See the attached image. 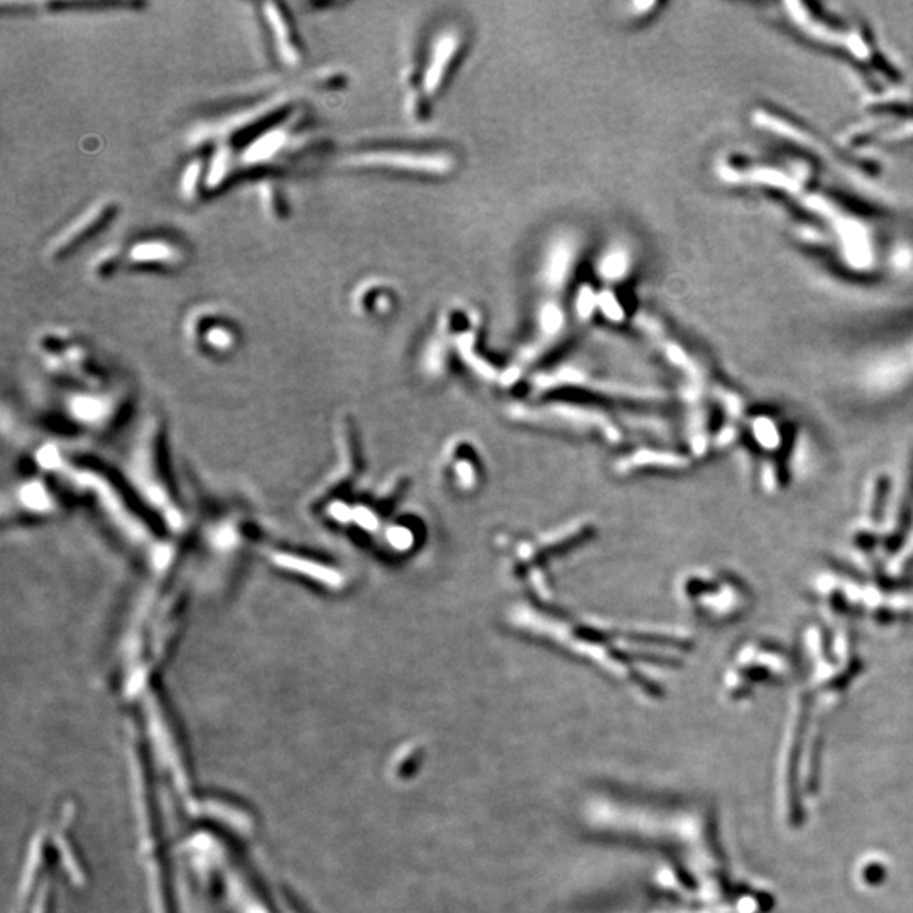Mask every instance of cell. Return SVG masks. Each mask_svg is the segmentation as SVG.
Returning <instances> with one entry per match:
<instances>
[{
	"label": "cell",
	"mask_w": 913,
	"mask_h": 913,
	"mask_svg": "<svg viewBox=\"0 0 913 913\" xmlns=\"http://www.w3.org/2000/svg\"><path fill=\"white\" fill-rule=\"evenodd\" d=\"M117 261H119L117 251L115 249H105L93 261L92 273L97 278H109V276L114 274L115 268H117Z\"/></svg>",
	"instance_id": "cell-8"
},
{
	"label": "cell",
	"mask_w": 913,
	"mask_h": 913,
	"mask_svg": "<svg viewBox=\"0 0 913 913\" xmlns=\"http://www.w3.org/2000/svg\"><path fill=\"white\" fill-rule=\"evenodd\" d=\"M115 210H117V205L110 200L95 203L92 207L87 208L85 214L80 215L77 220H73L72 224L51 241L48 254L53 259L66 256L68 252H72L75 247L80 246V242L93 236L95 232H99V229H102L107 222L114 219Z\"/></svg>",
	"instance_id": "cell-4"
},
{
	"label": "cell",
	"mask_w": 913,
	"mask_h": 913,
	"mask_svg": "<svg viewBox=\"0 0 913 913\" xmlns=\"http://www.w3.org/2000/svg\"><path fill=\"white\" fill-rule=\"evenodd\" d=\"M261 195H263L264 207L268 208L269 215L274 217V219H285L283 217V215H286L285 203H281V198L278 197L276 188L273 185H264Z\"/></svg>",
	"instance_id": "cell-9"
},
{
	"label": "cell",
	"mask_w": 913,
	"mask_h": 913,
	"mask_svg": "<svg viewBox=\"0 0 913 913\" xmlns=\"http://www.w3.org/2000/svg\"><path fill=\"white\" fill-rule=\"evenodd\" d=\"M684 599L692 613L709 624H733L755 606L751 585L731 570L709 569L684 582ZM689 609V611H690Z\"/></svg>",
	"instance_id": "cell-3"
},
{
	"label": "cell",
	"mask_w": 913,
	"mask_h": 913,
	"mask_svg": "<svg viewBox=\"0 0 913 913\" xmlns=\"http://www.w3.org/2000/svg\"><path fill=\"white\" fill-rule=\"evenodd\" d=\"M812 591L839 619L853 616L875 624H893L913 613L912 589L893 587V582H881L880 577L866 579V575L836 567L815 575Z\"/></svg>",
	"instance_id": "cell-2"
},
{
	"label": "cell",
	"mask_w": 913,
	"mask_h": 913,
	"mask_svg": "<svg viewBox=\"0 0 913 913\" xmlns=\"http://www.w3.org/2000/svg\"><path fill=\"white\" fill-rule=\"evenodd\" d=\"M129 261L144 268L176 269L185 261V254L168 239H146L132 246Z\"/></svg>",
	"instance_id": "cell-6"
},
{
	"label": "cell",
	"mask_w": 913,
	"mask_h": 913,
	"mask_svg": "<svg viewBox=\"0 0 913 913\" xmlns=\"http://www.w3.org/2000/svg\"><path fill=\"white\" fill-rule=\"evenodd\" d=\"M263 9L269 29L273 33L274 48H276L279 60L288 66L300 65L303 55H301L300 41L296 38L290 17L279 4H264Z\"/></svg>",
	"instance_id": "cell-5"
},
{
	"label": "cell",
	"mask_w": 913,
	"mask_h": 913,
	"mask_svg": "<svg viewBox=\"0 0 913 913\" xmlns=\"http://www.w3.org/2000/svg\"><path fill=\"white\" fill-rule=\"evenodd\" d=\"M756 484L766 494L782 493L800 471L804 430L799 420L778 411L746 413L739 437Z\"/></svg>",
	"instance_id": "cell-1"
},
{
	"label": "cell",
	"mask_w": 913,
	"mask_h": 913,
	"mask_svg": "<svg viewBox=\"0 0 913 913\" xmlns=\"http://www.w3.org/2000/svg\"><path fill=\"white\" fill-rule=\"evenodd\" d=\"M207 168L205 159H193L190 165L186 166L181 178V193L186 200L195 202L198 197L207 190Z\"/></svg>",
	"instance_id": "cell-7"
}]
</instances>
